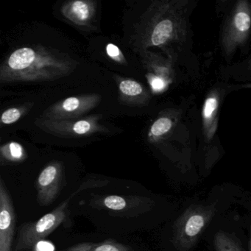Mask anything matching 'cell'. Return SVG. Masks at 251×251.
I'll use <instances>...</instances> for the list:
<instances>
[{
  "label": "cell",
  "instance_id": "52a82bcc",
  "mask_svg": "<svg viewBox=\"0 0 251 251\" xmlns=\"http://www.w3.org/2000/svg\"><path fill=\"white\" fill-rule=\"evenodd\" d=\"M36 54L31 48H22L11 55L8 64L13 70H25L34 62Z\"/></svg>",
  "mask_w": 251,
  "mask_h": 251
},
{
  "label": "cell",
  "instance_id": "8992f818",
  "mask_svg": "<svg viewBox=\"0 0 251 251\" xmlns=\"http://www.w3.org/2000/svg\"><path fill=\"white\" fill-rule=\"evenodd\" d=\"M63 251H133L128 245L121 243L105 241L101 243L83 242L70 247Z\"/></svg>",
  "mask_w": 251,
  "mask_h": 251
},
{
  "label": "cell",
  "instance_id": "5bb4252c",
  "mask_svg": "<svg viewBox=\"0 0 251 251\" xmlns=\"http://www.w3.org/2000/svg\"><path fill=\"white\" fill-rule=\"evenodd\" d=\"M21 113L17 108H10L7 110L2 115V122L5 124H11L20 118Z\"/></svg>",
  "mask_w": 251,
  "mask_h": 251
},
{
  "label": "cell",
  "instance_id": "ffe728a7",
  "mask_svg": "<svg viewBox=\"0 0 251 251\" xmlns=\"http://www.w3.org/2000/svg\"><path fill=\"white\" fill-rule=\"evenodd\" d=\"M107 54L111 58H117L120 57L121 52L116 45L113 44H108L106 47Z\"/></svg>",
  "mask_w": 251,
  "mask_h": 251
},
{
  "label": "cell",
  "instance_id": "d6986e66",
  "mask_svg": "<svg viewBox=\"0 0 251 251\" xmlns=\"http://www.w3.org/2000/svg\"><path fill=\"white\" fill-rule=\"evenodd\" d=\"M55 247L51 242L39 241L34 245V251H54Z\"/></svg>",
  "mask_w": 251,
  "mask_h": 251
},
{
  "label": "cell",
  "instance_id": "ba28073f",
  "mask_svg": "<svg viewBox=\"0 0 251 251\" xmlns=\"http://www.w3.org/2000/svg\"><path fill=\"white\" fill-rule=\"evenodd\" d=\"M214 246L216 251H243L236 238L223 230L214 236Z\"/></svg>",
  "mask_w": 251,
  "mask_h": 251
},
{
  "label": "cell",
  "instance_id": "44dd1931",
  "mask_svg": "<svg viewBox=\"0 0 251 251\" xmlns=\"http://www.w3.org/2000/svg\"><path fill=\"white\" fill-rule=\"evenodd\" d=\"M151 83L154 91H160L164 89V80L161 78H159V77H154V78H152Z\"/></svg>",
  "mask_w": 251,
  "mask_h": 251
},
{
  "label": "cell",
  "instance_id": "3957f363",
  "mask_svg": "<svg viewBox=\"0 0 251 251\" xmlns=\"http://www.w3.org/2000/svg\"><path fill=\"white\" fill-rule=\"evenodd\" d=\"M16 214L12 200L2 180L0 181V251H11Z\"/></svg>",
  "mask_w": 251,
  "mask_h": 251
},
{
  "label": "cell",
  "instance_id": "7402d4cb",
  "mask_svg": "<svg viewBox=\"0 0 251 251\" xmlns=\"http://www.w3.org/2000/svg\"><path fill=\"white\" fill-rule=\"evenodd\" d=\"M248 247H249V251H251V228H250L249 242H248Z\"/></svg>",
  "mask_w": 251,
  "mask_h": 251
},
{
  "label": "cell",
  "instance_id": "4fadbf2b",
  "mask_svg": "<svg viewBox=\"0 0 251 251\" xmlns=\"http://www.w3.org/2000/svg\"><path fill=\"white\" fill-rule=\"evenodd\" d=\"M251 18L245 13L241 12L236 14L235 17V25L238 30L246 31L251 27Z\"/></svg>",
  "mask_w": 251,
  "mask_h": 251
},
{
  "label": "cell",
  "instance_id": "2e32d148",
  "mask_svg": "<svg viewBox=\"0 0 251 251\" xmlns=\"http://www.w3.org/2000/svg\"><path fill=\"white\" fill-rule=\"evenodd\" d=\"M80 105V101L76 98H70L63 103V108L67 111H73L77 109Z\"/></svg>",
  "mask_w": 251,
  "mask_h": 251
},
{
  "label": "cell",
  "instance_id": "7c38bea8",
  "mask_svg": "<svg viewBox=\"0 0 251 251\" xmlns=\"http://www.w3.org/2000/svg\"><path fill=\"white\" fill-rule=\"evenodd\" d=\"M171 127V120L167 118L159 119L152 125L151 127V133L155 136H160L167 133Z\"/></svg>",
  "mask_w": 251,
  "mask_h": 251
},
{
  "label": "cell",
  "instance_id": "7a4b0ae2",
  "mask_svg": "<svg viewBox=\"0 0 251 251\" xmlns=\"http://www.w3.org/2000/svg\"><path fill=\"white\" fill-rule=\"evenodd\" d=\"M215 204L193 205L186 208L176 220L173 244L178 251H188L198 242L205 227L215 215Z\"/></svg>",
  "mask_w": 251,
  "mask_h": 251
},
{
  "label": "cell",
  "instance_id": "277c9868",
  "mask_svg": "<svg viewBox=\"0 0 251 251\" xmlns=\"http://www.w3.org/2000/svg\"><path fill=\"white\" fill-rule=\"evenodd\" d=\"M61 171L56 164L45 167L39 175L36 183L38 201L42 206L50 205L56 200L61 192Z\"/></svg>",
  "mask_w": 251,
  "mask_h": 251
},
{
  "label": "cell",
  "instance_id": "e0dca14e",
  "mask_svg": "<svg viewBox=\"0 0 251 251\" xmlns=\"http://www.w3.org/2000/svg\"><path fill=\"white\" fill-rule=\"evenodd\" d=\"M217 108V100L214 98H210L205 102V108H204V116L205 118L211 117L214 110Z\"/></svg>",
  "mask_w": 251,
  "mask_h": 251
},
{
  "label": "cell",
  "instance_id": "ac0fdd59",
  "mask_svg": "<svg viewBox=\"0 0 251 251\" xmlns=\"http://www.w3.org/2000/svg\"><path fill=\"white\" fill-rule=\"evenodd\" d=\"M91 126L86 121H79L74 125L73 130L77 134H84L90 130Z\"/></svg>",
  "mask_w": 251,
  "mask_h": 251
},
{
  "label": "cell",
  "instance_id": "6da1fadb",
  "mask_svg": "<svg viewBox=\"0 0 251 251\" xmlns=\"http://www.w3.org/2000/svg\"><path fill=\"white\" fill-rule=\"evenodd\" d=\"M107 184L106 181H91L83 183L68 199L64 201L59 206L45 214L38 221L27 223L22 226L16 242L14 251L28 249L34 246L38 242L50 234L67 218L69 201L79 192L90 188L100 187Z\"/></svg>",
  "mask_w": 251,
  "mask_h": 251
},
{
  "label": "cell",
  "instance_id": "9c48e42d",
  "mask_svg": "<svg viewBox=\"0 0 251 251\" xmlns=\"http://www.w3.org/2000/svg\"><path fill=\"white\" fill-rule=\"evenodd\" d=\"M173 31V23L170 20H164L157 25L152 35V42L155 46L167 42Z\"/></svg>",
  "mask_w": 251,
  "mask_h": 251
},
{
  "label": "cell",
  "instance_id": "9a60e30c",
  "mask_svg": "<svg viewBox=\"0 0 251 251\" xmlns=\"http://www.w3.org/2000/svg\"><path fill=\"white\" fill-rule=\"evenodd\" d=\"M10 155L14 160L21 159L23 157V150L20 144L12 142L9 146Z\"/></svg>",
  "mask_w": 251,
  "mask_h": 251
},
{
  "label": "cell",
  "instance_id": "8fae6325",
  "mask_svg": "<svg viewBox=\"0 0 251 251\" xmlns=\"http://www.w3.org/2000/svg\"><path fill=\"white\" fill-rule=\"evenodd\" d=\"M120 89L124 95L136 96L142 92V88L139 83L133 80H124L120 85Z\"/></svg>",
  "mask_w": 251,
  "mask_h": 251
},
{
  "label": "cell",
  "instance_id": "30bf717a",
  "mask_svg": "<svg viewBox=\"0 0 251 251\" xmlns=\"http://www.w3.org/2000/svg\"><path fill=\"white\" fill-rule=\"evenodd\" d=\"M72 14L78 21H85L89 16V7L84 2L76 1L72 5Z\"/></svg>",
  "mask_w": 251,
  "mask_h": 251
},
{
  "label": "cell",
  "instance_id": "5b68a950",
  "mask_svg": "<svg viewBox=\"0 0 251 251\" xmlns=\"http://www.w3.org/2000/svg\"><path fill=\"white\" fill-rule=\"evenodd\" d=\"M95 204L99 205L101 208H108L112 211H122L136 207L141 208L144 206L148 208V206H151L152 205V202L151 200H143L142 198H138L137 197L125 198L118 195H108L95 200Z\"/></svg>",
  "mask_w": 251,
  "mask_h": 251
}]
</instances>
